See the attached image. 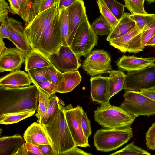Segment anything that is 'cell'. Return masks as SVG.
<instances>
[{
	"label": "cell",
	"instance_id": "cell-46",
	"mask_svg": "<svg viewBox=\"0 0 155 155\" xmlns=\"http://www.w3.org/2000/svg\"><path fill=\"white\" fill-rule=\"evenodd\" d=\"M10 33L6 21L1 23L0 39L7 38L9 40Z\"/></svg>",
	"mask_w": 155,
	"mask_h": 155
},
{
	"label": "cell",
	"instance_id": "cell-18",
	"mask_svg": "<svg viewBox=\"0 0 155 155\" xmlns=\"http://www.w3.org/2000/svg\"><path fill=\"white\" fill-rule=\"evenodd\" d=\"M32 83L28 74L19 70L11 71L1 78L0 87L15 88L30 86Z\"/></svg>",
	"mask_w": 155,
	"mask_h": 155
},
{
	"label": "cell",
	"instance_id": "cell-45",
	"mask_svg": "<svg viewBox=\"0 0 155 155\" xmlns=\"http://www.w3.org/2000/svg\"><path fill=\"white\" fill-rule=\"evenodd\" d=\"M25 145L28 155H44L38 146L26 142Z\"/></svg>",
	"mask_w": 155,
	"mask_h": 155
},
{
	"label": "cell",
	"instance_id": "cell-10",
	"mask_svg": "<svg viewBox=\"0 0 155 155\" xmlns=\"http://www.w3.org/2000/svg\"><path fill=\"white\" fill-rule=\"evenodd\" d=\"M83 110L80 106L73 108L71 104L64 109L66 121L76 145L86 147L90 146L88 139L85 136L82 129L81 118Z\"/></svg>",
	"mask_w": 155,
	"mask_h": 155
},
{
	"label": "cell",
	"instance_id": "cell-2",
	"mask_svg": "<svg viewBox=\"0 0 155 155\" xmlns=\"http://www.w3.org/2000/svg\"><path fill=\"white\" fill-rule=\"evenodd\" d=\"M64 102L47 124L42 125L51 142L54 155H63L76 145L68 127L64 112Z\"/></svg>",
	"mask_w": 155,
	"mask_h": 155
},
{
	"label": "cell",
	"instance_id": "cell-19",
	"mask_svg": "<svg viewBox=\"0 0 155 155\" xmlns=\"http://www.w3.org/2000/svg\"><path fill=\"white\" fill-rule=\"evenodd\" d=\"M107 77L101 75L91 77L90 93L93 101L101 104L110 103L107 98Z\"/></svg>",
	"mask_w": 155,
	"mask_h": 155
},
{
	"label": "cell",
	"instance_id": "cell-33",
	"mask_svg": "<svg viewBox=\"0 0 155 155\" xmlns=\"http://www.w3.org/2000/svg\"><path fill=\"white\" fill-rule=\"evenodd\" d=\"M101 15L109 23L111 27V30L114 29L117 25L118 20L110 11L105 3L104 0L96 1Z\"/></svg>",
	"mask_w": 155,
	"mask_h": 155
},
{
	"label": "cell",
	"instance_id": "cell-9",
	"mask_svg": "<svg viewBox=\"0 0 155 155\" xmlns=\"http://www.w3.org/2000/svg\"><path fill=\"white\" fill-rule=\"evenodd\" d=\"M111 57L103 49L92 51L82 63V68L91 77L101 75L112 70Z\"/></svg>",
	"mask_w": 155,
	"mask_h": 155
},
{
	"label": "cell",
	"instance_id": "cell-30",
	"mask_svg": "<svg viewBox=\"0 0 155 155\" xmlns=\"http://www.w3.org/2000/svg\"><path fill=\"white\" fill-rule=\"evenodd\" d=\"M20 6L21 17L25 22V26L28 25L34 19L32 11L33 0H17Z\"/></svg>",
	"mask_w": 155,
	"mask_h": 155
},
{
	"label": "cell",
	"instance_id": "cell-25",
	"mask_svg": "<svg viewBox=\"0 0 155 155\" xmlns=\"http://www.w3.org/2000/svg\"><path fill=\"white\" fill-rule=\"evenodd\" d=\"M25 70L28 72L32 69L52 65L47 57L38 50L32 49L25 57Z\"/></svg>",
	"mask_w": 155,
	"mask_h": 155
},
{
	"label": "cell",
	"instance_id": "cell-41",
	"mask_svg": "<svg viewBox=\"0 0 155 155\" xmlns=\"http://www.w3.org/2000/svg\"><path fill=\"white\" fill-rule=\"evenodd\" d=\"M146 144L150 150H155V122L152 124L146 134Z\"/></svg>",
	"mask_w": 155,
	"mask_h": 155
},
{
	"label": "cell",
	"instance_id": "cell-50",
	"mask_svg": "<svg viewBox=\"0 0 155 155\" xmlns=\"http://www.w3.org/2000/svg\"><path fill=\"white\" fill-rule=\"evenodd\" d=\"M38 146L44 155H54L51 145H41Z\"/></svg>",
	"mask_w": 155,
	"mask_h": 155
},
{
	"label": "cell",
	"instance_id": "cell-14",
	"mask_svg": "<svg viewBox=\"0 0 155 155\" xmlns=\"http://www.w3.org/2000/svg\"><path fill=\"white\" fill-rule=\"evenodd\" d=\"M25 55L17 48H8L0 53V72L19 70L25 60Z\"/></svg>",
	"mask_w": 155,
	"mask_h": 155
},
{
	"label": "cell",
	"instance_id": "cell-11",
	"mask_svg": "<svg viewBox=\"0 0 155 155\" xmlns=\"http://www.w3.org/2000/svg\"><path fill=\"white\" fill-rule=\"evenodd\" d=\"M47 57L52 65L62 73L78 70L81 65L79 58L68 46L61 45L56 52Z\"/></svg>",
	"mask_w": 155,
	"mask_h": 155
},
{
	"label": "cell",
	"instance_id": "cell-36",
	"mask_svg": "<svg viewBox=\"0 0 155 155\" xmlns=\"http://www.w3.org/2000/svg\"><path fill=\"white\" fill-rule=\"evenodd\" d=\"M57 0H34L32 11L34 18L38 15L51 7Z\"/></svg>",
	"mask_w": 155,
	"mask_h": 155
},
{
	"label": "cell",
	"instance_id": "cell-53",
	"mask_svg": "<svg viewBox=\"0 0 155 155\" xmlns=\"http://www.w3.org/2000/svg\"><path fill=\"white\" fill-rule=\"evenodd\" d=\"M155 46V35L153 36L146 44V46Z\"/></svg>",
	"mask_w": 155,
	"mask_h": 155
},
{
	"label": "cell",
	"instance_id": "cell-44",
	"mask_svg": "<svg viewBox=\"0 0 155 155\" xmlns=\"http://www.w3.org/2000/svg\"><path fill=\"white\" fill-rule=\"evenodd\" d=\"M10 6L5 0H0V22L2 23L8 18Z\"/></svg>",
	"mask_w": 155,
	"mask_h": 155
},
{
	"label": "cell",
	"instance_id": "cell-31",
	"mask_svg": "<svg viewBox=\"0 0 155 155\" xmlns=\"http://www.w3.org/2000/svg\"><path fill=\"white\" fill-rule=\"evenodd\" d=\"M60 99L55 94L50 97L48 107L46 113L41 119L39 124H46L55 114L59 107Z\"/></svg>",
	"mask_w": 155,
	"mask_h": 155
},
{
	"label": "cell",
	"instance_id": "cell-34",
	"mask_svg": "<svg viewBox=\"0 0 155 155\" xmlns=\"http://www.w3.org/2000/svg\"><path fill=\"white\" fill-rule=\"evenodd\" d=\"M110 155H150L151 154L147 151L135 145L132 142L120 150L117 151Z\"/></svg>",
	"mask_w": 155,
	"mask_h": 155
},
{
	"label": "cell",
	"instance_id": "cell-47",
	"mask_svg": "<svg viewBox=\"0 0 155 155\" xmlns=\"http://www.w3.org/2000/svg\"><path fill=\"white\" fill-rule=\"evenodd\" d=\"M10 4L9 12L21 16L20 8L17 0H8Z\"/></svg>",
	"mask_w": 155,
	"mask_h": 155
},
{
	"label": "cell",
	"instance_id": "cell-22",
	"mask_svg": "<svg viewBox=\"0 0 155 155\" xmlns=\"http://www.w3.org/2000/svg\"><path fill=\"white\" fill-rule=\"evenodd\" d=\"M81 80V77L78 70L62 73L58 85L57 92L66 93L71 92L80 84Z\"/></svg>",
	"mask_w": 155,
	"mask_h": 155
},
{
	"label": "cell",
	"instance_id": "cell-49",
	"mask_svg": "<svg viewBox=\"0 0 155 155\" xmlns=\"http://www.w3.org/2000/svg\"><path fill=\"white\" fill-rule=\"evenodd\" d=\"M92 155L93 154L87 153L78 148L76 146L69 150L64 153L63 155Z\"/></svg>",
	"mask_w": 155,
	"mask_h": 155
},
{
	"label": "cell",
	"instance_id": "cell-15",
	"mask_svg": "<svg viewBox=\"0 0 155 155\" xmlns=\"http://www.w3.org/2000/svg\"><path fill=\"white\" fill-rule=\"evenodd\" d=\"M69 32L68 44L70 47L80 25L88 18L83 0H78L68 8Z\"/></svg>",
	"mask_w": 155,
	"mask_h": 155
},
{
	"label": "cell",
	"instance_id": "cell-54",
	"mask_svg": "<svg viewBox=\"0 0 155 155\" xmlns=\"http://www.w3.org/2000/svg\"><path fill=\"white\" fill-rule=\"evenodd\" d=\"M6 48L3 39H0V53H2Z\"/></svg>",
	"mask_w": 155,
	"mask_h": 155
},
{
	"label": "cell",
	"instance_id": "cell-48",
	"mask_svg": "<svg viewBox=\"0 0 155 155\" xmlns=\"http://www.w3.org/2000/svg\"><path fill=\"white\" fill-rule=\"evenodd\" d=\"M78 0H58L57 8L58 11L67 8L77 2Z\"/></svg>",
	"mask_w": 155,
	"mask_h": 155
},
{
	"label": "cell",
	"instance_id": "cell-28",
	"mask_svg": "<svg viewBox=\"0 0 155 155\" xmlns=\"http://www.w3.org/2000/svg\"><path fill=\"white\" fill-rule=\"evenodd\" d=\"M35 112L34 110L2 114H0V124L7 125L17 123L33 115Z\"/></svg>",
	"mask_w": 155,
	"mask_h": 155
},
{
	"label": "cell",
	"instance_id": "cell-17",
	"mask_svg": "<svg viewBox=\"0 0 155 155\" xmlns=\"http://www.w3.org/2000/svg\"><path fill=\"white\" fill-rule=\"evenodd\" d=\"M23 138L26 143L38 146L50 145L51 142L43 126L35 122L29 126L25 132Z\"/></svg>",
	"mask_w": 155,
	"mask_h": 155
},
{
	"label": "cell",
	"instance_id": "cell-58",
	"mask_svg": "<svg viewBox=\"0 0 155 155\" xmlns=\"http://www.w3.org/2000/svg\"><path fill=\"white\" fill-rule=\"evenodd\" d=\"M154 46V48H155V46Z\"/></svg>",
	"mask_w": 155,
	"mask_h": 155
},
{
	"label": "cell",
	"instance_id": "cell-8",
	"mask_svg": "<svg viewBox=\"0 0 155 155\" xmlns=\"http://www.w3.org/2000/svg\"><path fill=\"white\" fill-rule=\"evenodd\" d=\"M155 86V63L139 70L126 74L123 89L140 91Z\"/></svg>",
	"mask_w": 155,
	"mask_h": 155
},
{
	"label": "cell",
	"instance_id": "cell-37",
	"mask_svg": "<svg viewBox=\"0 0 155 155\" xmlns=\"http://www.w3.org/2000/svg\"><path fill=\"white\" fill-rule=\"evenodd\" d=\"M28 72L32 83L41 81L46 79L49 80L47 67L30 70Z\"/></svg>",
	"mask_w": 155,
	"mask_h": 155
},
{
	"label": "cell",
	"instance_id": "cell-40",
	"mask_svg": "<svg viewBox=\"0 0 155 155\" xmlns=\"http://www.w3.org/2000/svg\"><path fill=\"white\" fill-rule=\"evenodd\" d=\"M32 83L36 85L39 90L50 97L57 92V88L48 79Z\"/></svg>",
	"mask_w": 155,
	"mask_h": 155
},
{
	"label": "cell",
	"instance_id": "cell-20",
	"mask_svg": "<svg viewBox=\"0 0 155 155\" xmlns=\"http://www.w3.org/2000/svg\"><path fill=\"white\" fill-rule=\"evenodd\" d=\"M108 73L107 98L109 101L111 98L122 90L124 83L126 74L122 71L111 70Z\"/></svg>",
	"mask_w": 155,
	"mask_h": 155
},
{
	"label": "cell",
	"instance_id": "cell-5",
	"mask_svg": "<svg viewBox=\"0 0 155 155\" xmlns=\"http://www.w3.org/2000/svg\"><path fill=\"white\" fill-rule=\"evenodd\" d=\"M58 0L50 8L38 15L25 27V31L32 49L38 50L43 33L58 12Z\"/></svg>",
	"mask_w": 155,
	"mask_h": 155
},
{
	"label": "cell",
	"instance_id": "cell-42",
	"mask_svg": "<svg viewBox=\"0 0 155 155\" xmlns=\"http://www.w3.org/2000/svg\"><path fill=\"white\" fill-rule=\"evenodd\" d=\"M49 80L57 88L62 73L57 70L52 65L47 67Z\"/></svg>",
	"mask_w": 155,
	"mask_h": 155
},
{
	"label": "cell",
	"instance_id": "cell-43",
	"mask_svg": "<svg viewBox=\"0 0 155 155\" xmlns=\"http://www.w3.org/2000/svg\"><path fill=\"white\" fill-rule=\"evenodd\" d=\"M82 129L85 136L88 138L92 133L91 123L86 113L83 110L81 118Z\"/></svg>",
	"mask_w": 155,
	"mask_h": 155
},
{
	"label": "cell",
	"instance_id": "cell-27",
	"mask_svg": "<svg viewBox=\"0 0 155 155\" xmlns=\"http://www.w3.org/2000/svg\"><path fill=\"white\" fill-rule=\"evenodd\" d=\"M58 22L60 30L62 45L69 46V13L68 8L58 11Z\"/></svg>",
	"mask_w": 155,
	"mask_h": 155
},
{
	"label": "cell",
	"instance_id": "cell-24",
	"mask_svg": "<svg viewBox=\"0 0 155 155\" xmlns=\"http://www.w3.org/2000/svg\"><path fill=\"white\" fill-rule=\"evenodd\" d=\"M145 30L140 29L135 25L130 31L124 35L109 41L110 45L125 53L128 51L129 47L134 39Z\"/></svg>",
	"mask_w": 155,
	"mask_h": 155
},
{
	"label": "cell",
	"instance_id": "cell-3",
	"mask_svg": "<svg viewBox=\"0 0 155 155\" xmlns=\"http://www.w3.org/2000/svg\"><path fill=\"white\" fill-rule=\"evenodd\" d=\"M133 135L130 126L119 128H105L97 130L94 134V144L98 151L110 152L126 143Z\"/></svg>",
	"mask_w": 155,
	"mask_h": 155
},
{
	"label": "cell",
	"instance_id": "cell-52",
	"mask_svg": "<svg viewBox=\"0 0 155 155\" xmlns=\"http://www.w3.org/2000/svg\"><path fill=\"white\" fill-rule=\"evenodd\" d=\"M25 143L18 150L14 155H28V153L25 146Z\"/></svg>",
	"mask_w": 155,
	"mask_h": 155
},
{
	"label": "cell",
	"instance_id": "cell-26",
	"mask_svg": "<svg viewBox=\"0 0 155 155\" xmlns=\"http://www.w3.org/2000/svg\"><path fill=\"white\" fill-rule=\"evenodd\" d=\"M130 14L129 13H124L115 28L110 30L106 38L107 41L109 42L124 35L135 27V22L129 17Z\"/></svg>",
	"mask_w": 155,
	"mask_h": 155
},
{
	"label": "cell",
	"instance_id": "cell-1",
	"mask_svg": "<svg viewBox=\"0 0 155 155\" xmlns=\"http://www.w3.org/2000/svg\"><path fill=\"white\" fill-rule=\"evenodd\" d=\"M39 91L35 84L28 86L0 87V114L36 111Z\"/></svg>",
	"mask_w": 155,
	"mask_h": 155
},
{
	"label": "cell",
	"instance_id": "cell-21",
	"mask_svg": "<svg viewBox=\"0 0 155 155\" xmlns=\"http://www.w3.org/2000/svg\"><path fill=\"white\" fill-rule=\"evenodd\" d=\"M24 138L16 134L11 136H3L0 138V155H14L25 143Z\"/></svg>",
	"mask_w": 155,
	"mask_h": 155
},
{
	"label": "cell",
	"instance_id": "cell-35",
	"mask_svg": "<svg viewBox=\"0 0 155 155\" xmlns=\"http://www.w3.org/2000/svg\"><path fill=\"white\" fill-rule=\"evenodd\" d=\"M38 97L39 105L37 113L35 116L38 118L37 123H39L41 119L45 115L48 109L50 97L40 90Z\"/></svg>",
	"mask_w": 155,
	"mask_h": 155
},
{
	"label": "cell",
	"instance_id": "cell-16",
	"mask_svg": "<svg viewBox=\"0 0 155 155\" xmlns=\"http://www.w3.org/2000/svg\"><path fill=\"white\" fill-rule=\"evenodd\" d=\"M155 57H138L124 55L120 58L116 64L120 70L128 72L138 71L155 63Z\"/></svg>",
	"mask_w": 155,
	"mask_h": 155
},
{
	"label": "cell",
	"instance_id": "cell-12",
	"mask_svg": "<svg viewBox=\"0 0 155 155\" xmlns=\"http://www.w3.org/2000/svg\"><path fill=\"white\" fill-rule=\"evenodd\" d=\"M58 14L45 30L38 50L47 57L56 52L62 45Z\"/></svg>",
	"mask_w": 155,
	"mask_h": 155
},
{
	"label": "cell",
	"instance_id": "cell-51",
	"mask_svg": "<svg viewBox=\"0 0 155 155\" xmlns=\"http://www.w3.org/2000/svg\"><path fill=\"white\" fill-rule=\"evenodd\" d=\"M142 94L155 101V91L151 89H143L139 91Z\"/></svg>",
	"mask_w": 155,
	"mask_h": 155
},
{
	"label": "cell",
	"instance_id": "cell-38",
	"mask_svg": "<svg viewBox=\"0 0 155 155\" xmlns=\"http://www.w3.org/2000/svg\"><path fill=\"white\" fill-rule=\"evenodd\" d=\"M124 7L131 14H146L144 7V3L141 0H124Z\"/></svg>",
	"mask_w": 155,
	"mask_h": 155
},
{
	"label": "cell",
	"instance_id": "cell-57",
	"mask_svg": "<svg viewBox=\"0 0 155 155\" xmlns=\"http://www.w3.org/2000/svg\"><path fill=\"white\" fill-rule=\"evenodd\" d=\"M141 0L143 1V3H144V1H145V0Z\"/></svg>",
	"mask_w": 155,
	"mask_h": 155
},
{
	"label": "cell",
	"instance_id": "cell-23",
	"mask_svg": "<svg viewBox=\"0 0 155 155\" xmlns=\"http://www.w3.org/2000/svg\"><path fill=\"white\" fill-rule=\"evenodd\" d=\"M155 35V19L147 29L134 39L127 52L137 53L143 51L146 44Z\"/></svg>",
	"mask_w": 155,
	"mask_h": 155
},
{
	"label": "cell",
	"instance_id": "cell-32",
	"mask_svg": "<svg viewBox=\"0 0 155 155\" xmlns=\"http://www.w3.org/2000/svg\"><path fill=\"white\" fill-rule=\"evenodd\" d=\"M91 27L97 35H100L108 34L111 28L109 23L101 15L93 21Z\"/></svg>",
	"mask_w": 155,
	"mask_h": 155
},
{
	"label": "cell",
	"instance_id": "cell-56",
	"mask_svg": "<svg viewBox=\"0 0 155 155\" xmlns=\"http://www.w3.org/2000/svg\"><path fill=\"white\" fill-rule=\"evenodd\" d=\"M149 89H151L155 91V86H154L153 87H152L151 88H150Z\"/></svg>",
	"mask_w": 155,
	"mask_h": 155
},
{
	"label": "cell",
	"instance_id": "cell-29",
	"mask_svg": "<svg viewBox=\"0 0 155 155\" xmlns=\"http://www.w3.org/2000/svg\"><path fill=\"white\" fill-rule=\"evenodd\" d=\"M129 17L141 30H146L150 27L155 19V14H131Z\"/></svg>",
	"mask_w": 155,
	"mask_h": 155
},
{
	"label": "cell",
	"instance_id": "cell-4",
	"mask_svg": "<svg viewBox=\"0 0 155 155\" xmlns=\"http://www.w3.org/2000/svg\"><path fill=\"white\" fill-rule=\"evenodd\" d=\"M94 113L95 120L104 128L131 127L135 119L120 106L111 105L110 103L101 104Z\"/></svg>",
	"mask_w": 155,
	"mask_h": 155
},
{
	"label": "cell",
	"instance_id": "cell-6",
	"mask_svg": "<svg viewBox=\"0 0 155 155\" xmlns=\"http://www.w3.org/2000/svg\"><path fill=\"white\" fill-rule=\"evenodd\" d=\"M123 96L124 100L120 107L134 118L155 115V101L139 91L125 90Z\"/></svg>",
	"mask_w": 155,
	"mask_h": 155
},
{
	"label": "cell",
	"instance_id": "cell-39",
	"mask_svg": "<svg viewBox=\"0 0 155 155\" xmlns=\"http://www.w3.org/2000/svg\"><path fill=\"white\" fill-rule=\"evenodd\" d=\"M105 3L116 18L119 20L122 17L124 6L115 0H104Z\"/></svg>",
	"mask_w": 155,
	"mask_h": 155
},
{
	"label": "cell",
	"instance_id": "cell-55",
	"mask_svg": "<svg viewBox=\"0 0 155 155\" xmlns=\"http://www.w3.org/2000/svg\"><path fill=\"white\" fill-rule=\"evenodd\" d=\"M147 4H150L155 2V0H146Z\"/></svg>",
	"mask_w": 155,
	"mask_h": 155
},
{
	"label": "cell",
	"instance_id": "cell-13",
	"mask_svg": "<svg viewBox=\"0 0 155 155\" xmlns=\"http://www.w3.org/2000/svg\"><path fill=\"white\" fill-rule=\"evenodd\" d=\"M10 33L9 40L25 54L33 49L29 42L22 24L15 19L8 17L5 20Z\"/></svg>",
	"mask_w": 155,
	"mask_h": 155
},
{
	"label": "cell",
	"instance_id": "cell-7",
	"mask_svg": "<svg viewBox=\"0 0 155 155\" xmlns=\"http://www.w3.org/2000/svg\"><path fill=\"white\" fill-rule=\"evenodd\" d=\"M97 41L98 36L87 18L79 26L70 47L79 58L86 57L97 45Z\"/></svg>",
	"mask_w": 155,
	"mask_h": 155
}]
</instances>
